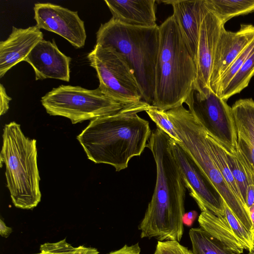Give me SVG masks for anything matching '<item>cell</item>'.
<instances>
[{"label": "cell", "instance_id": "obj_9", "mask_svg": "<svg viewBox=\"0 0 254 254\" xmlns=\"http://www.w3.org/2000/svg\"><path fill=\"white\" fill-rule=\"evenodd\" d=\"M195 119L228 152L237 149V133L232 108L210 88L193 86L185 103Z\"/></svg>", "mask_w": 254, "mask_h": 254}, {"label": "cell", "instance_id": "obj_7", "mask_svg": "<svg viewBox=\"0 0 254 254\" xmlns=\"http://www.w3.org/2000/svg\"><path fill=\"white\" fill-rule=\"evenodd\" d=\"M41 101L49 115L67 118L73 124L114 114L131 104L110 98L99 87L89 90L64 85L53 88Z\"/></svg>", "mask_w": 254, "mask_h": 254}, {"label": "cell", "instance_id": "obj_22", "mask_svg": "<svg viewBox=\"0 0 254 254\" xmlns=\"http://www.w3.org/2000/svg\"><path fill=\"white\" fill-rule=\"evenodd\" d=\"M254 75V49L219 96L226 101L247 87Z\"/></svg>", "mask_w": 254, "mask_h": 254}, {"label": "cell", "instance_id": "obj_36", "mask_svg": "<svg viewBox=\"0 0 254 254\" xmlns=\"http://www.w3.org/2000/svg\"><path fill=\"white\" fill-rule=\"evenodd\" d=\"M249 254H254V233L253 234V245L251 249L249 250Z\"/></svg>", "mask_w": 254, "mask_h": 254}, {"label": "cell", "instance_id": "obj_24", "mask_svg": "<svg viewBox=\"0 0 254 254\" xmlns=\"http://www.w3.org/2000/svg\"><path fill=\"white\" fill-rule=\"evenodd\" d=\"M225 151L227 161L241 195L242 202L246 208V200L248 181L245 168L236 151L233 153L228 152L226 150Z\"/></svg>", "mask_w": 254, "mask_h": 254}, {"label": "cell", "instance_id": "obj_3", "mask_svg": "<svg viewBox=\"0 0 254 254\" xmlns=\"http://www.w3.org/2000/svg\"><path fill=\"white\" fill-rule=\"evenodd\" d=\"M160 39L152 106L166 111L185 103L197 76L196 67L172 15L159 26Z\"/></svg>", "mask_w": 254, "mask_h": 254}, {"label": "cell", "instance_id": "obj_10", "mask_svg": "<svg viewBox=\"0 0 254 254\" xmlns=\"http://www.w3.org/2000/svg\"><path fill=\"white\" fill-rule=\"evenodd\" d=\"M171 147L186 188L201 211L209 210L218 216H224V200L209 179L178 142L172 139Z\"/></svg>", "mask_w": 254, "mask_h": 254}, {"label": "cell", "instance_id": "obj_29", "mask_svg": "<svg viewBox=\"0 0 254 254\" xmlns=\"http://www.w3.org/2000/svg\"><path fill=\"white\" fill-rule=\"evenodd\" d=\"M76 247L68 243L65 239L55 243H46L41 245L37 254H72Z\"/></svg>", "mask_w": 254, "mask_h": 254}, {"label": "cell", "instance_id": "obj_6", "mask_svg": "<svg viewBox=\"0 0 254 254\" xmlns=\"http://www.w3.org/2000/svg\"><path fill=\"white\" fill-rule=\"evenodd\" d=\"M166 112L175 128L180 141L178 143L209 179L237 218L252 233L249 211L231 190L216 165L206 139V131L183 105Z\"/></svg>", "mask_w": 254, "mask_h": 254}, {"label": "cell", "instance_id": "obj_32", "mask_svg": "<svg viewBox=\"0 0 254 254\" xmlns=\"http://www.w3.org/2000/svg\"><path fill=\"white\" fill-rule=\"evenodd\" d=\"M72 254H99V252L94 248L79 246L76 247V249Z\"/></svg>", "mask_w": 254, "mask_h": 254}, {"label": "cell", "instance_id": "obj_28", "mask_svg": "<svg viewBox=\"0 0 254 254\" xmlns=\"http://www.w3.org/2000/svg\"><path fill=\"white\" fill-rule=\"evenodd\" d=\"M154 254H193L176 240L158 241Z\"/></svg>", "mask_w": 254, "mask_h": 254}, {"label": "cell", "instance_id": "obj_13", "mask_svg": "<svg viewBox=\"0 0 254 254\" xmlns=\"http://www.w3.org/2000/svg\"><path fill=\"white\" fill-rule=\"evenodd\" d=\"M254 39V26L240 25L237 32L226 30L222 28L214 59L210 78L211 89L216 94L218 81L229 66L239 56L244 50Z\"/></svg>", "mask_w": 254, "mask_h": 254}, {"label": "cell", "instance_id": "obj_17", "mask_svg": "<svg viewBox=\"0 0 254 254\" xmlns=\"http://www.w3.org/2000/svg\"><path fill=\"white\" fill-rule=\"evenodd\" d=\"M112 18L124 24L144 27L157 25L155 0H104Z\"/></svg>", "mask_w": 254, "mask_h": 254}, {"label": "cell", "instance_id": "obj_20", "mask_svg": "<svg viewBox=\"0 0 254 254\" xmlns=\"http://www.w3.org/2000/svg\"><path fill=\"white\" fill-rule=\"evenodd\" d=\"M208 8L225 23L231 18L254 11V0H205Z\"/></svg>", "mask_w": 254, "mask_h": 254}, {"label": "cell", "instance_id": "obj_18", "mask_svg": "<svg viewBox=\"0 0 254 254\" xmlns=\"http://www.w3.org/2000/svg\"><path fill=\"white\" fill-rule=\"evenodd\" d=\"M231 108L237 146L254 167V101L240 99Z\"/></svg>", "mask_w": 254, "mask_h": 254}, {"label": "cell", "instance_id": "obj_23", "mask_svg": "<svg viewBox=\"0 0 254 254\" xmlns=\"http://www.w3.org/2000/svg\"><path fill=\"white\" fill-rule=\"evenodd\" d=\"M206 139L216 165L231 190L243 203L241 195L227 161L225 149L222 146L220 145L214 138L210 135L207 131Z\"/></svg>", "mask_w": 254, "mask_h": 254}, {"label": "cell", "instance_id": "obj_2", "mask_svg": "<svg viewBox=\"0 0 254 254\" xmlns=\"http://www.w3.org/2000/svg\"><path fill=\"white\" fill-rule=\"evenodd\" d=\"M151 107L141 101L91 120L77 136L88 158L110 165L117 172L127 168L130 159L140 156L146 147L152 131L149 122L137 113Z\"/></svg>", "mask_w": 254, "mask_h": 254}, {"label": "cell", "instance_id": "obj_34", "mask_svg": "<svg viewBox=\"0 0 254 254\" xmlns=\"http://www.w3.org/2000/svg\"><path fill=\"white\" fill-rule=\"evenodd\" d=\"M12 232V229L7 226L5 223L0 220V234L4 238H7Z\"/></svg>", "mask_w": 254, "mask_h": 254}, {"label": "cell", "instance_id": "obj_1", "mask_svg": "<svg viewBox=\"0 0 254 254\" xmlns=\"http://www.w3.org/2000/svg\"><path fill=\"white\" fill-rule=\"evenodd\" d=\"M171 140L157 127L146 145L156 164V181L151 199L138 227L141 238L180 242L184 234L187 188L172 152Z\"/></svg>", "mask_w": 254, "mask_h": 254}, {"label": "cell", "instance_id": "obj_26", "mask_svg": "<svg viewBox=\"0 0 254 254\" xmlns=\"http://www.w3.org/2000/svg\"><path fill=\"white\" fill-rule=\"evenodd\" d=\"M254 49V39L244 50L239 56L233 62L221 76L217 84L216 90V94L218 96L227 87Z\"/></svg>", "mask_w": 254, "mask_h": 254}, {"label": "cell", "instance_id": "obj_14", "mask_svg": "<svg viewBox=\"0 0 254 254\" xmlns=\"http://www.w3.org/2000/svg\"><path fill=\"white\" fill-rule=\"evenodd\" d=\"M71 58L59 49L55 41L43 39L32 49L24 61L33 67L36 80L53 78L68 82Z\"/></svg>", "mask_w": 254, "mask_h": 254}, {"label": "cell", "instance_id": "obj_35", "mask_svg": "<svg viewBox=\"0 0 254 254\" xmlns=\"http://www.w3.org/2000/svg\"><path fill=\"white\" fill-rule=\"evenodd\" d=\"M248 211L252 222V233L253 235L254 233V204L248 209Z\"/></svg>", "mask_w": 254, "mask_h": 254}, {"label": "cell", "instance_id": "obj_31", "mask_svg": "<svg viewBox=\"0 0 254 254\" xmlns=\"http://www.w3.org/2000/svg\"><path fill=\"white\" fill-rule=\"evenodd\" d=\"M109 254H141V249L138 243L131 246L125 245L121 249L112 251Z\"/></svg>", "mask_w": 254, "mask_h": 254}, {"label": "cell", "instance_id": "obj_33", "mask_svg": "<svg viewBox=\"0 0 254 254\" xmlns=\"http://www.w3.org/2000/svg\"><path fill=\"white\" fill-rule=\"evenodd\" d=\"M197 213L195 211H191L185 213L183 217L184 224L191 226L197 217Z\"/></svg>", "mask_w": 254, "mask_h": 254}, {"label": "cell", "instance_id": "obj_27", "mask_svg": "<svg viewBox=\"0 0 254 254\" xmlns=\"http://www.w3.org/2000/svg\"><path fill=\"white\" fill-rule=\"evenodd\" d=\"M145 112L157 127L163 130L172 139L178 142H180L175 128L166 111L159 110L151 106Z\"/></svg>", "mask_w": 254, "mask_h": 254}, {"label": "cell", "instance_id": "obj_15", "mask_svg": "<svg viewBox=\"0 0 254 254\" xmlns=\"http://www.w3.org/2000/svg\"><path fill=\"white\" fill-rule=\"evenodd\" d=\"M183 41L195 64L200 26L208 10L205 0H168Z\"/></svg>", "mask_w": 254, "mask_h": 254}, {"label": "cell", "instance_id": "obj_19", "mask_svg": "<svg viewBox=\"0 0 254 254\" xmlns=\"http://www.w3.org/2000/svg\"><path fill=\"white\" fill-rule=\"evenodd\" d=\"M198 222L200 228L225 247L238 254L243 253L244 247L232 231L225 215L220 217L205 210L199 215Z\"/></svg>", "mask_w": 254, "mask_h": 254}, {"label": "cell", "instance_id": "obj_25", "mask_svg": "<svg viewBox=\"0 0 254 254\" xmlns=\"http://www.w3.org/2000/svg\"><path fill=\"white\" fill-rule=\"evenodd\" d=\"M225 217L232 231L243 245L249 251L253 245V235L249 231L224 201Z\"/></svg>", "mask_w": 254, "mask_h": 254}, {"label": "cell", "instance_id": "obj_21", "mask_svg": "<svg viewBox=\"0 0 254 254\" xmlns=\"http://www.w3.org/2000/svg\"><path fill=\"white\" fill-rule=\"evenodd\" d=\"M189 234L193 254H240L225 247L200 227L190 229Z\"/></svg>", "mask_w": 254, "mask_h": 254}, {"label": "cell", "instance_id": "obj_30", "mask_svg": "<svg viewBox=\"0 0 254 254\" xmlns=\"http://www.w3.org/2000/svg\"><path fill=\"white\" fill-rule=\"evenodd\" d=\"M0 115L1 116L6 113L9 109V103L11 100L6 93L5 89L2 84L0 85Z\"/></svg>", "mask_w": 254, "mask_h": 254}, {"label": "cell", "instance_id": "obj_8", "mask_svg": "<svg viewBox=\"0 0 254 254\" xmlns=\"http://www.w3.org/2000/svg\"><path fill=\"white\" fill-rule=\"evenodd\" d=\"M87 59L96 71L99 88L105 95L125 104L142 101L134 71L124 56L116 50L96 44Z\"/></svg>", "mask_w": 254, "mask_h": 254}, {"label": "cell", "instance_id": "obj_37", "mask_svg": "<svg viewBox=\"0 0 254 254\" xmlns=\"http://www.w3.org/2000/svg\"></svg>", "mask_w": 254, "mask_h": 254}, {"label": "cell", "instance_id": "obj_5", "mask_svg": "<svg viewBox=\"0 0 254 254\" xmlns=\"http://www.w3.org/2000/svg\"><path fill=\"white\" fill-rule=\"evenodd\" d=\"M2 136L0 162L5 165L12 201L17 208L33 209L41 198L36 140L26 137L15 122L4 126Z\"/></svg>", "mask_w": 254, "mask_h": 254}, {"label": "cell", "instance_id": "obj_12", "mask_svg": "<svg viewBox=\"0 0 254 254\" xmlns=\"http://www.w3.org/2000/svg\"><path fill=\"white\" fill-rule=\"evenodd\" d=\"M224 26L217 15L208 8L201 22L198 38L195 61L197 76L194 84L196 88L211 89L210 82L214 59Z\"/></svg>", "mask_w": 254, "mask_h": 254}, {"label": "cell", "instance_id": "obj_4", "mask_svg": "<svg viewBox=\"0 0 254 254\" xmlns=\"http://www.w3.org/2000/svg\"><path fill=\"white\" fill-rule=\"evenodd\" d=\"M158 25L152 27L124 24L111 18L96 33V44L114 48L124 56L134 72L142 101L152 106L155 67L159 46Z\"/></svg>", "mask_w": 254, "mask_h": 254}, {"label": "cell", "instance_id": "obj_11", "mask_svg": "<svg viewBox=\"0 0 254 254\" xmlns=\"http://www.w3.org/2000/svg\"><path fill=\"white\" fill-rule=\"evenodd\" d=\"M34 19L39 29L55 33L76 48L83 47L86 39L84 22L77 11L49 3H36Z\"/></svg>", "mask_w": 254, "mask_h": 254}, {"label": "cell", "instance_id": "obj_16", "mask_svg": "<svg viewBox=\"0 0 254 254\" xmlns=\"http://www.w3.org/2000/svg\"><path fill=\"white\" fill-rule=\"evenodd\" d=\"M43 39V34L36 25L26 28L13 26L8 37L0 42V77L24 61L34 47Z\"/></svg>", "mask_w": 254, "mask_h": 254}]
</instances>
